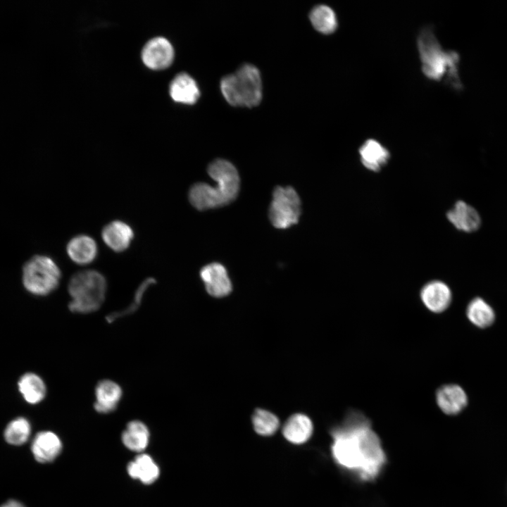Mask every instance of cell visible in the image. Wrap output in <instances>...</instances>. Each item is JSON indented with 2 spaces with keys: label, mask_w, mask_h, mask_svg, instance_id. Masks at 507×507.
<instances>
[{
  "label": "cell",
  "mask_w": 507,
  "mask_h": 507,
  "mask_svg": "<svg viewBox=\"0 0 507 507\" xmlns=\"http://www.w3.org/2000/svg\"><path fill=\"white\" fill-rule=\"evenodd\" d=\"M66 251L70 259L75 263L85 265L92 263L98 254L96 242L87 234H78L71 238L67 244Z\"/></svg>",
  "instance_id": "9a60e30c"
},
{
  "label": "cell",
  "mask_w": 507,
  "mask_h": 507,
  "mask_svg": "<svg viewBox=\"0 0 507 507\" xmlns=\"http://www.w3.org/2000/svg\"><path fill=\"white\" fill-rule=\"evenodd\" d=\"M466 315L473 325L480 328L491 326L495 320L493 308L480 297L473 299L468 303Z\"/></svg>",
  "instance_id": "603a6c76"
},
{
  "label": "cell",
  "mask_w": 507,
  "mask_h": 507,
  "mask_svg": "<svg viewBox=\"0 0 507 507\" xmlns=\"http://www.w3.org/2000/svg\"><path fill=\"white\" fill-rule=\"evenodd\" d=\"M61 279L57 263L44 255H36L28 260L23 268L25 288L36 296H46L55 291Z\"/></svg>",
  "instance_id": "8992f818"
},
{
  "label": "cell",
  "mask_w": 507,
  "mask_h": 507,
  "mask_svg": "<svg viewBox=\"0 0 507 507\" xmlns=\"http://www.w3.org/2000/svg\"><path fill=\"white\" fill-rule=\"evenodd\" d=\"M418 48L423 73L430 80H443L456 89H461L458 75L459 56L453 51L442 49L433 32L425 27L418 37Z\"/></svg>",
  "instance_id": "3957f363"
},
{
  "label": "cell",
  "mask_w": 507,
  "mask_h": 507,
  "mask_svg": "<svg viewBox=\"0 0 507 507\" xmlns=\"http://www.w3.org/2000/svg\"><path fill=\"white\" fill-rule=\"evenodd\" d=\"M149 430L141 420H134L129 422L122 433L123 444L133 451H144L149 441Z\"/></svg>",
  "instance_id": "ffe728a7"
},
{
  "label": "cell",
  "mask_w": 507,
  "mask_h": 507,
  "mask_svg": "<svg viewBox=\"0 0 507 507\" xmlns=\"http://www.w3.org/2000/svg\"><path fill=\"white\" fill-rule=\"evenodd\" d=\"M363 165L372 172H379L387 165L389 158V150L378 141L370 139L358 150Z\"/></svg>",
  "instance_id": "e0dca14e"
},
{
  "label": "cell",
  "mask_w": 507,
  "mask_h": 507,
  "mask_svg": "<svg viewBox=\"0 0 507 507\" xmlns=\"http://www.w3.org/2000/svg\"><path fill=\"white\" fill-rule=\"evenodd\" d=\"M0 507H25L22 503L15 500H10Z\"/></svg>",
  "instance_id": "83f0119b"
},
{
  "label": "cell",
  "mask_w": 507,
  "mask_h": 507,
  "mask_svg": "<svg viewBox=\"0 0 507 507\" xmlns=\"http://www.w3.org/2000/svg\"><path fill=\"white\" fill-rule=\"evenodd\" d=\"M207 292L214 297H223L232 291V284L225 267L217 263L205 265L200 271Z\"/></svg>",
  "instance_id": "8fae6325"
},
{
  "label": "cell",
  "mask_w": 507,
  "mask_h": 507,
  "mask_svg": "<svg viewBox=\"0 0 507 507\" xmlns=\"http://www.w3.org/2000/svg\"><path fill=\"white\" fill-rule=\"evenodd\" d=\"M301 214V201L296 192L290 186H277L273 192L269 218L276 228L285 229L296 224Z\"/></svg>",
  "instance_id": "52a82bcc"
},
{
  "label": "cell",
  "mask_w": 507,
  "mask_h": 507,
  "mask_svg": "<svg viewBox=\"0 0 507 507\" xmlns=\"http://www.w3.org/2000/svg\"><path fill=\"white\" fill-rule=\"evenodd\" d=\"M123 396L122 387L111 379L99 381L94 388V410L101 414H108L114 411Z\"/></svg>",
  "instance_id": "9c48e42d"
},
{
  "label": "cell",
  "mask_w": 507,
  "mask_h": 507,
  "mask_svg": "<svg viewBox=\"0 0 507 507\" xmlns=\"http://www.w3.org/2000/svg\"><path fill=\"white\" fill-rule=\"evenodd\" d=\"M170 94L175 101L191 105L197 101L200 92L196 81L188 74L182 73L171 82Z\"/></svg>",
  "instance_id": "ac0fdd59"
},
{
  "label": "cell",
  "mask_w": 507,
  "mask_h": 507,
  "mask_svg": "<svg viewBox=\"0 0 507 507\" xmlns=\"http://www.w3.org/2000/svg\"><path fill=\"white\" fill-rule=\"evenodd\" d=\"M208 175L218 182L216 187L198 182L189 191L190 204L199 211L215 208L232 202L239 189V177L235 167L224 159H216L208 168Z\"/></svg>",
  "instance_id": "7a4b0ae2"
},
{
  "label": "cell",
  "mask_w": 507,
  "mask_h": 507,
  "mask_svg": "<svg viewBox=\"0 0 507 507\" xmlns=\"http://www.w3.org/2000/svg\"><path fill=\"white\" fill-rule=\"evenodd\" d=\"M446 218L456 229L465 232L476 231L481 225L478 212L462 200L456 201L448 211Z\"/></svg>",
  "instance_id": "5bb4252c"
},
{
  "label": "cell",
  "mask_w": 507,
  "mask_h": 507,
  "mask_svg": "<svg viewBox=\"0 0 507 507\" xmlns=\"http://www.w3.org/2000/svg\"><path fill=\"white\" fill-rule=\"evenodd\" d=\"M127 470L131 477L139 480L146 484L156 481L160 473L158 465L147 454L137 456L134 461L129 463Z\"/></svg>",
  "instance_id": "7402d4cb"
},
{
  "label": "cell",
  "mask_w": 507,
  "mask_h": 507,
  "mask_svg": "<svg viewBox=\"0 0 507 507\" xmlns=\"http://www.w3.org/2000/svg\"><path fill=\"white\" fill-rule=\"evenodd\" d=\"M18 390L24 399L30 404H37L46 395V386L43 379L34 373H27L18 382Z\"/></svg>",
  "instance_id": "44dd1931"
},
{
  "label": "cell",
  "mask_w": 507,
  "mask_h": 507,
  "mask_svg": "<svg viewBox=\"0 0 507 507\" xmlns=\"http://www.w3.org/2000/svg\"><path fill=\"white\" fill-rule=\"evenodd\" d=\"M332 453L342 468L362 480L375 479L381 472L386 456L380 438L368 420L358 411H350L343 423L332 431Z\"/></svg>",
  "instance_id": "6da1fadb"
},
{
  "label": "cell",
  "mask_w": 507,
  "mask_h": 507,
  "mask_svg": "<svg viewBox=\"0 0 507 507\" xmlns=\"http://www.w3.org/2000/svg\"><path fill=\"white\" fill-rule=\"evenodd\" d=\"M107 289V280L98 270H83L74 273L68 284L69 311L79 315L96 312L106 300Z\"/></svg>",
  "instance_id": "277c9868"
},
{
  "label": "cell",
  "mask_w": 507,
  "mask_h": 507,
  "mask_svg": "<svg viewBox=\"0 0 507 507\" xmlns=\"http://www.w3.org/2000/svg\"><path fill=\"white\" fill-rule=\"evenodd\" d=\"M156 283V280L151 277L143 280L137 288L130 304L120 311H113L108 314L106 317V322L113 323L117 320L134 313L141 306L144 296L149 287Z\"/></svg>",
  "instance_id": "d4e9b609"
},
{
  "label": "cell",
  "mask_w": 507,
  "mask_h": 507,
  "mask_svg": "<svg viewBox=\"0 0 507 507\" xmlns=\"http://www.w3.org/2000/svg\"><path fill=\"white\" fill-rule=\"evenodd\" d=\"M220 89L232 106H256L262 99L261 73L254 65L244 64L235 73L221 80Z\"/></svg>",
  "instance_id": "5b68a950"
},
{
  "label": "cell",
  "mask_w": 507,
  "mask_h": 507,
  "mask_svg": "<svg viewBox=\"0 0 507 507\" xmlns=\"http://www.w3.org/2000/svg\"><path fill=\"white\" fill-rule=\"evenodd\" d=\"M313 430L311 419L306 415L296 413L289 417L285 422L282 433L285 439L294 444H301L307 442Z\"/></svg>",
  "instance_id": "d6986e66"
},
{
  "label": "cell",
  "mask_w": 507,
  "mask_h": 507,
  "mask_svg": "<svg viewBox=\"0 0 507 507\" xmlns=\"http://www.w3.org/2000/svg\"><path fill=\"white\" fill-rule=\"evenodd\" d=\"M420 296L424 306L435 313L446 310L452 300L450 287L441 280H432L426 283L420 290Z\"/></svg>",
  "instance_id": "30bf717a"
},
{
  "label": "cell",
  "mask_w": 507,
  "mask_h": 507,
  "mask_svg": "<svg viewBox=\"0 0 507 507\" xmlns=\"http://www.w3.org/2000/svg\"><path fill=\"white\" fill-rule=\"evenodd\" d=\"M144 63L149 68L161 70L168 68L174 58V50L170 42L163 37L149 40L142 52Z\"/></svg>",
  "instance_id": "ba28073f"
},
{
  "label": "cell",
  "mask_w": 507,
  "mask_h": 507,
  "mask_svg": "<svg viewBox=\"0 0 507 507\" xmlns=\"http://www.w3.org/2000/svg\"><path fill=\"white\" fill-rule=\"evenodd\" d=\"M31 432L30 422L20 417L11 421L4 430L5 440L12 445H22L27 442Z\"/></svg>",
  "instance_id": "484cf974"
},
{
  "label": "cell",
  "mask_w": 507,
  "mask_h": 507,
  "mask_svg": "<svg viewBox=\"0 0 507 507\" xmlns=\"http://www.w3.org/2000/svg\"><path fill=\"white\" fill-rule=\"evenodd\" d=\"M252 423L255 431L263 436L273 434L280 425V421L275 415L260 408L255 411Z\"/></svg>",
  "instance_id": "4316f807"
},
{
  "label": "cell",
  "mask_w": 507,
  "mask_h": 507,
  "mask_svg": "<svg viewBox=\"0 0 507 507\" xmlns=\"http://www.w3.org/2000/svg\"><path fill=\"white\" fill-rule=\"evenodd\" d=\"M134 237L131 226L124 221L116 220L106 224L101 230L104 244L115 252L127 249Z\"/></svg>",
  "instance_id": "7c38bea8"
},
{
  "label": "cell",
  "mask_w": 507,
  "mask_h": 507,
  "mask_svg": "<svg viewBox=\"0 0 507 507\" xmlns=\"http://www.w3.org/2000/svg\"><path fill=\"white\" fill-rule=\"evenodd\" d=\"M309 18L313 27L325 35L334 32L338 26L334 11L326 5L315 6L310 13Z\"/></svg>",
  "instance_id": "cb8c5ba5"
},
{
  "label": "cell",
  "mask_w": 507,
  "mask_h": 507,
  "mask_svg": "<svg viewBox=\"0 0 507 507\" xmlns=\"http://www.w3.org/2000/svg\"><path fill=\"white\" fill-rule=\"evenodd\" d=\"M61 449L60 438L51 431L37 433L31 446V451L36 461L44 463L53 461L61 453Z\"/></svg>",
  "instance_id": "2e32d148"
},
{
  "label": "cell",
  "mask_w": 507,
  "mask_h": 507,
  "mask_svg": "<svg viewBox=\"0 0 507 507\" xmlns=\"http://www.w3.org/2000/svg\"><path fill=\"white\" fill-rule=\"evenodd\" d=\"M436 401L440 410L446 415L461 413L468 404V396L458 384H449L439 387L436 392Z\"/></svg>",
  "instance_id": "4fadbf2b"
}]
</instances>
